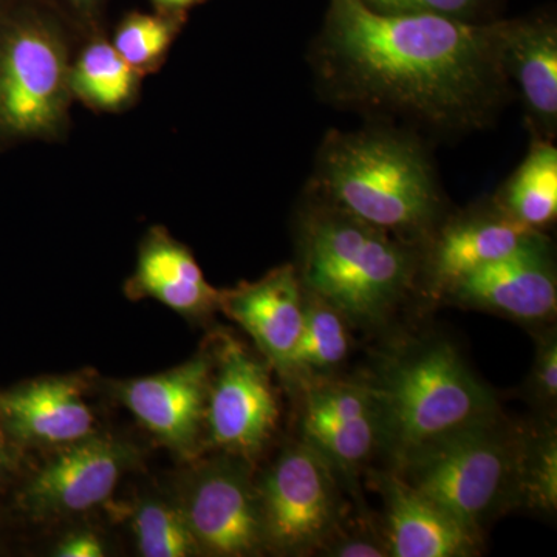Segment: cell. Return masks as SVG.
<instances>
[{
  "instance_id": "25",
  "label": "cell",
  "mask_w": 557,
  "mask_h": 557,
  "mask_svg": "<svg viewBox=\"0 0 557 557\" xmlns=\"http://www.w3.org/2000/svg\"><path fill=\"white\" fill-rule=\"evenodd\" d=\"M520 507L555 515L557 507V437L555 426L523 432L519 475Z\"/></svg>"
},
{
  "instance_id": "1",
  "label": "cell",
  "mask_w": 557,
  "mask_h": 557,
  "mask_svg": "<svg viewBox=\"0 0 557 557\" xmlns=\"http://www.w3.org/2000/svg\"><path fill=\"white\" fill-rule=\"evenodd\" d=\"M311 67L319 89L339 108L437 134L490 126L512 90L500 24L379 13L364 0L330 2Z\"/></svg>"
},
{
  "instance_id": "7",
  "label": "cell",
  "mask_w": 557,
  "mask_h": 557,
  "mask_svg": "<svg viewBox=\"0 0 557 557\" xmlns=\"http://www.w3.org/2000/svg\"><path fill=\"white\" fill-rule=\"evenodd\" d=\"M258 491L267 549L278 555L317 553L343 525L338 475L304 440L282 450Z\"/></svg>"
},
{
  "instance_id": "6",
  "label": "cell",
  "mask_w": 557,
  "mask_h": 557,
  "mask_svg": "<svg viewBox=\"0 0 557 557\" xmlns=\"http://www.w3.org/2000/svg\"><path fill=\"white\" fill-rule=\"evenodd\" d=\"M70 65L67 39L51 17L33 10L0 17V145L62 134Z\"/></svg>"
},
{
  "instance_id": "12",
  "label": "cell",
  "mask_w": 557,
  "mask_h": 557,
  "mask_svg": "<svg viewBox=\"0 0 557 557\" xmlns=\"http://www.w3.org/2000/svg\"><path fill=\"white\" fill-rule=\"evenodd\" d=\"M445 296L527 324L552 321L557 309L552 242L539 234L507 258L468 274Z\"/></svg>"
},
{
  "instance_id": "33",
  "label": "cell",
  "mask_w": 557,
  "mask_h": 557,
  "mask_svg": "<svg viewBox=\"0 0 557 557\" xmlns=\"http://www.w3.org/2000/svg\"><path fill=\"white\" fill-rule=\"evenodd\" d=\"M3 3H5V0H0V17H2L3 14H5L3 13Z\"/></svg>"
},
{
  "instance_id": "29",
  "label": "cell",
  "mask_w": 557,
  "mask_h": 557,
  "mask_svg": "<svg viewBox=\"0 0 557 557\" xmlns=\"http://www.w3.org/2000/svg\"><path fill=\"white\" fill-rule=\"evenodd\" d=\"M54 555L60 557H101L106 555V552L100 537L91 533H76L62 541Z\"/></svg>"
},
{
  "instance_id": "15",
  "label": "cell",
  "mask_w": 557,
  "mask_h": 557,
  "mask_svg": "<svg viewBox=\"0 0 557 557\" xmlns=\"http://www.w3.org/2000/svg\"><path fill=\"white\" fill-rule=\"evenodd\" d=\"M79 376H50L0 392V426L16 446H64L95 434Z\"/></svg>"
},
{
  "instance_id": "2",
  "label": "cell",
  "mask_w": 557,
  "mask_h": 557,
  "mask_svg": "<svg viewBox=\"0 0 557 557\" xmlns=\"http://www.w3.org/2000/svg\"><path fill=\"white\" fill-rule=\"evenodd\" d=\"M309 196L420 248L445 212L426 148L412 132L395 127L330 132Z\"/></svg>"
},
{
  "instance_id": "31",
  "label": "cell",
  "mask_w": 557,
  "mask_h": 557,
  "mask_svg": "<svg viewBox=\"0 0 557 557\" xmlns=\"http://www.w3.org/2000/svg\"><path fill=\"white\" fill-rule=\"evenodd\" d=\"M199 2L200 0H153L160 13L177 14V16H182L186 10Z\"/></svg>"
},
{
  "instance_id": "21",
  "label": "cell",
  "mask_w": 557,
  "mask_h": 557,
  "mask_svg": "<svg viewBox=\"0 0 557 557\" xmlns=\"http://www.w3.org/2000/svg\"><path fill=\"white\" fill-rule=\"evenodd\" d=\"M304 288V287H302ZM302 335L293 358L289 380L300 383L330 379L350 354V322L313 293L306 292Z\"/></svg>"
},
{
  "instance_id": "8",
  "label": "cell",
  "mask_w": 557,
  "mask_h": 557,
  "mask_svg": "<svg viewBox=\"0 0 557 557\" xmlns=\"http://www.w3.org/2000/svg\"><path fill=\"white\" fill-rule=\"evenodd\" d=\"M248 463L222 454L186 479L177 505L201 553L245 557L265 552L262 505Z\"/></svg>"
},
{
  "instance_id": "19",
  "label": "cell",
  "mask_w": 557,
  "mask_h": 557,
  "mask_svg": "<svg viewBox=\"0 0 557 557\" xmlns=\"http://www.w3.org/2000/svg\"><path fill=\"white\" fill-rule=\"evenodd\" d=\"M493 203L509 219L534 231L552 225L557 215V149L533 139L528 156L502 186Z\"/></svg>"
},
{
  "instance_id": "26",
  "label": "cell",
  "mask_w": 557,
  "mask_h": 557,
  "mask_svg": "<svg viewBox=\"0 0 557 557\" xmlns=\"http://www.w3.org/2000/svg\"><path fill=\"white\" fill-rule=\"evenodd\" d=\"M483 0H364L366 5L387 14H434L478 24L475 14Z\"/></svg>"
},
{
  "instance_id": "11",
  "label": "cell",
  "mask_w": 557,
  "mask_h": 557,
  "mask_svg": "<svg viewBox=\"0 0 557 557\" xmlns=\"http://www.w3.org/2000/svg\"><path fill=\"white\" fill-rule=\"evenodd\" d=\"M214 364L215 351H203L166 372L116 384V397L164 446L193 457L205 434Z\"/></svg>"
},
{
  "instance_id": "20",
  "label": "cell",
  "mask_w": 557,
  "mask_h": 557,
  "mask_svg": "<svg viewBox=\"0 0 557 557\" xmlns=\"http://www.w3.org/2000/svg\"><path fill=\"white\" fill-rule=\"evenodd\" d=\"M141 78L104 38L87 42L70 65L73 98L98 112L129 108L137 98Z\"/></svg>"
},
{
  "instance_id": "17",
  "label": "cell",
  "mask_w": 557,
  "mask_h": 557,
  "mask_svg": "<svg viewBox=\"0 0 557 557\" xmlns=\"http://www.w3.org/2000/svg\"><path fill=\"white\" fill-rule=\"evenodd\" d=\"M502 64L522 100L534 139L557 132V28L548 20L500 24Z\"/></svg>"
},
{
  "instance_id": "14",
  "label": "cell",
  "mask_w": 557,
  "mask_h": 557,
  "mask_svg": "<svg viewBox=\"0 0 557 557\" xmlns=\"http://www.w3.org/2000/svg\"><path fill=\"white\" fill-rule=\"evenodd\" d=\"M220 310L236 321L269 364L289 380L306 318V296L296 267H277L259 281L225 289Z\"/></svg>"
},
{
  "instance_id": "30",
  "label": "cell",
  "mask_w": 557,
  "mask_h": 557,
  "mask_svg": "<svg viewBox=\"0 0 557 557\" xmlns=\"http://www.w3.org/2000/svg\"><path fill=\"white\" fill-rule=\"evenodd\" d=\"M16 443L10 438L5 429L0 426V486L5 485L16 468Z\"/></svg>"
},
{
  "instance_id": "27",
  "label": "cell",
  "mask_w": 557,
  "mask_h": 557,
  "mask_svg": "<svg viewBox=\"0 0 557 557\" xmlns=\"http://www.w3.org/2000/svg\"><path fill=\"white\" fill-rule=\"evenodd\" d=\"M528 395L534 405L555 408L557 401V338L555 332L545 333L537 343L536 357L527 383Z\"/></svg>"
},
{
  "instance_id": "4",
  "label": "cell",
  "mask_w": 557,
  "mask_h": 557,
  "mask_svg": "<svg viewBox=\"0 0 557 557\" xmlns=\"http://www.w3.org/2000/svg\"><path fill=\"white\" fill-rule=\"evenodd\" d=\"M376 403L380 450L398 467L420 450L498 416L496 398L453 344L403 348L368 381Z\"/></svg>"
},
{
  "instance_id": "23",
  "label": "cell",
  "mask_w": 557,
  "mask_h": 557,
  "mask_svg": "<svg viewBox=\"0 0 557 557\" xmlns=\"http://www.w3.org/2000/svg\"><path fill=\"white\" fill-rule=\"evenodd\" d=\"M180 27L177 14L132 13L121 21L110 42L138 75L146 76L163 65Z\"/></svg>"
},
{
  "instance_id": "32",
  "label": "cell",
  "mask_w": 557,
  "mask_h": 557,
  "mask_svg": "<svg viewBox=\"0 0 557 557\" xmlns=\"http://www.w3.org/2000/svg\"><path fill=\"white\" fill-rule=\"evenodd\" d=\"M67 2L84 20H91L100 9L102 0H67Z\"/></svg>"
},
{
  "instance_id": "24",
  "label": "cell",
  "mask_w": 557,
  "mask_h": 557,
  "mask_svg": "<svg viewBox=\"0 0 557 557\" xmlns=\"http://www.w3.org/2000/svg\"><path fill=\"white\" fill-rule=\"evenodd\" d=\"M138 552L145 557H188L200 555V547L177 504L143 502L134 512Z\"/></svg>"
},
{
  "instance_id": "28",
  "label": "cell",
  "mask_w": 557,
  "mask_h": 557,
  "mask_svg": "<svg viewBox=\"0 0 557 557\" xmlns=\"http://www.w3.org/2000/svg\"><path fill=\"white\" fill-rule=\"evenodd\" d=\"M318 553L330 557H391L384 531L366 527L346 530L341 525Z\"/></svg>"
},
{
  "instance_id": "13",
  "label": "cell",
  "mask_w": 557,
  "mask_h": 557,
  "mask_svg": "<svg viewBox=\"0 0 557 557\" xmlns=\"http://www.w3.org/2000/svg\"><path fill=\"white\" fill-rule=\"evenodd\" d=\"M493 203L471 209L440 223L421 252V270L429 289L445 296L468 274L507 258L539 236Z\"/></svg>"
},
{
  "instance_id": "10",
  "label": "cell",
  "mask_w": 557,
  "mask_h": 557,
  "mask_svg": "<svg viewBox=\"0 0 557 557\" xmlns=\"http://www.w3.org/2000/svg\"><path fill=\"white\" fill-rule=\"evenodd\" d=\"M131 445L90 437L64 446L20 493V507L36 519L78 515L106 504L135 461Z\"/></svg>"
},
{
  "instance_id": "5",
  "label": "cell",
  "mask_w": 557,
  "mask_h": 557,
  "mask_svg": "<svg viewBox=\"0 0 557 557\" xmlns=\"http://www.w3.org/2000/svg\"><path fill=\"white\" fill-rule=\"evenodd\" d=\"M523 432L502 418L468 429L391 468L475 534L520 507Z\"/></svg>"
},
{
  "instance_id": "22",
  "label": "cell",
  "mask_w": 557,
  "mask_h": 557,
  "mask_svg": "<svg viewBox=\"0 0 557 557\" xmlns=\"http://www.w3.org/2000/svg\"><path fill=\"white\" fill-rule=\"evenodd\" d=\"M302 437L327 460L338 478L354 480L380 450L379 418L335 420L302 416Z\"/></svg>"
},
{
  "instance_id": "18",
  "label": "cell",
  "mask_w": 557,
  "mask_h": 557,
  "mask_svg": "<svg viewBox=\"0 0 557 557\" xmlns=\"http://www.w3.org/2000/svg\"><path fill=\"white\" fill-rule=\"evenodd\" d=\"M126 293L135 299L159 300L189 319L209 317L222 302V292L209 284L190 249L160 226L150 228L139 245Z\"/></svg>"
},
{
  "instance_id": "9",
  "label": "cell",
  "mask_w": 557,
  "mask_h": 557,
  "mask_svg": "<svg viewBox=\"0 0 557 557\" xmlns=\"http://www.w3.org/2000/svg\"><path fill=\"white\" fill-rule=\"evenodd\" d=\"M278 420L276 392L265 362L225 339L215 350L205 432L212 448L251 461L269 445Z\"/></svg>"
},
{
  "instance_id": "16",
  "label": "cell",
  "mask_w": 557,
  "mask_h": 557,
  "mask_svg": "<svg viewBox=\"0 0 557 557\" xmlns=\"http://www.w3.org/2000/svg\"><path fill=\"white\" fill-rule=\"evenodd\" d=\"M384 504V536L391 557H469L479 555V534L399 478L376 472Z\"/></svg>"
},
{
  "instance_id": "3",
  "label": "cell",
  "mask_w": 557,
  "mask_h": 557,
  "mask_svg": "<svg viewBox=\"0 0 557 557\" xmlns=\"http://www.w3.org/2000/svg\"><path fill=\"white\" fill-rule=\"evenodd\" d=\"M300 284L346 317L379 325L416 284L421 249L310 196L299 218Z\"/></svg>"
}]
</instances>
